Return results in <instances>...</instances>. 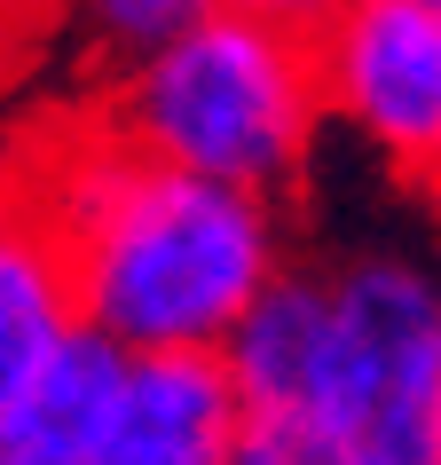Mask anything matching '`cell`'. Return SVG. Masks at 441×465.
<instances>
[{"mask_svg":"<svg viewBox=\"0 0 441 465\" xmlns=\"http://www.w3.org/2000/svg\"><path fill=\"white\" fill-rule=\"evenodd\" d=\"M72 331H87L72 252L55 237V221L32 205L24 182H8L0 190V402L24 394L64 355Z\"/></svg>","mask_w":441,"mask_h":465,"instance_id":"8992f818","label":"cell"},{"mask_svg":"<svg viewBox=\"0 0 441 465\" xmlns=\"http://www.w3.org/2000/svg\"><path fill=\"white\" fill-rule=\"evenodd\" d=\"M8 182H16V158H8V143H0V190H8Z\"/></svg>","mask_w":441,"mask_h":465,"instance_id":"4fadbf2b","label":"cell"},{"mask_svg":"<svg viewBox=\"0 0 441 465\" xmlns=\"http://www.w3.org/2000/svg\"><path fill=\"white\" fill-rule=\"evenodd\" d=\"M229 465H331V450L316 441L308 418L245 411V426H237V441H229Z\"/></svg>","mask_w":441,"mask_h":465,"instance_id":"30bf717a","label":"cell"},{"mask_svg":"<svg viewBox=\"0 0 441 465\" xmlns=\"http://www.w3.org/2000/svg\"><path fill=\"white\" fill-rule=\"evenodd\" d=\"M213 8H237V16H260L276 32H299V40H316L331 16H339L347 0H213Z\"/></svg>","mask_w":441,"mask_h":465,"instance_id":"8fae6325","label":"cell"},{"mask_svg":"<svg viewBox=\"0 0 441 465\" xmlns=\"http://www.w3.org/2000/svg\"><path fill=\"white\" fill-rule=\"evenodd\" d=\"M323 316H331V284L308 276V269H284L245 308V323L220 340V363L237 379V402L245 411L299 418L308 379H316V355H323Z\"/></svg>","mask_w":441,"mask_h":465,"instance_id":"ba28073f","label":"cell"},{"mask_svg":"<svg viewBox=\"0 0 441 465\" xmlns=\"http://www.w3.org/2000/svg\"><path fill=\"white\" fill-rule=\"evenodd\" d=\"M119 371H126V347H111L103 331H72L64 355L24 394L0 402V465H95Z\"/></svg>","mask_w":441,"mask_h":465,"instance_id":"52a82bcc","label":"cell"},{"mask_svg":"<svg viewBox=\"0 0 441 465\" xmlns=\"http://www.w3.org/2000/svg\"><path fill=\"white\" fill-rule=\"evenodd\" d=\"M426 197H434V205H441V166H434V173H426Z\"/></svg>","mask_w":441,"mask_h":465,"instance_id":"5bb4252c","label":"cell"},{"mask_svg":"<svg viewBox=\"0 0 441 465\" xmlns=\"http://www.w3.org/2000/svg\"><path fill=\"white\" fill-rule=\"evenodd\" d=\"M323 284L331 316L299 418L331 465H441V269L355 252Z\"/></svg>","mask_w":441,"mask_h":465,"instance_id":"3957f363","label":"cell"},{"mask_svg":"<svg viewBox=\"0 0 441 465\" xmlns=\"http://www.w3.org/2000/svg\"><path fill=\"white\" fill-rule=\"evenodd\" d=\"M323 126H347L378 166H441V8L426 0H347L308 40Z\"/></svg>","mask_w":441,"mask_h":465,"instance_id":"277c9868","label":"cell"},{"mask_svg":"<svg viewBox=\"0 0 441 465\" xmlns=\"http://www.w3.org/2000/svg\"><path fill=\"white\" fill-rule=\"evenodd\" d=\"M48 8L103 55V64H111V72H126L134 55L166 48L173 32H190L213 0H48Z\"/></svg>","mask_w":441,"mask_h":465,"instance_id":"9c48e42d","label":"cell"},{"mask_svg":"<svg viewBox=\"0 0 441 465\" xmlns=\"http://www.w3.org/2000/svg\"><path fill=\"white\" fill-rule=\"evenodd\" d=\"M426 8H441V0H426Z\"/></svg>","mask_w":441,"mask_h":465,"instance_id":"9a60e30c","label":"cell"},{"mask_svg":"<svg viewBox=\"0 0 441 465\" xmlns=\"http://www.w3.org/2000/svg\"><path fill=\"white\" fill-rule=\"evenodd\" d=\"M237 426L245 402L220 355H126L95 465H229Z\"/></svg>","mask_w":441,"mask_h":465,"instance_id":"5b68a950","label":"cell"},{"mask_svg":"<svg viewBox=\"0 0 441 465\" xmlns=\"http://www.w3.org/2000/svg\"><path fill=\"white\" fill-rule=\"evenodd\" d=\"M95 119L158 166L252 197H284L323 126L316 55L299 32H276L237 8H205L166 48L111 72Z\"/></svg>","mask_w":441,"mask_h":465,"instance_id":"7a4b0ae2","label":"cell"},{"mask_svg":"<svg viewBox=\"0 0 441 465\" xmlns=\"http://www.w3.org/2000/svg\"><path fill=\"white\" fill-rule=\"evenodd\" d=\"M40 8H48V0H0V40H8V32H24Z\"/></svg>","mask_w":441,"mask_h":465,"instance_id":"7c38bea8","label":"cell"},{"mask_svg":"<svg viewBox=\"0 0 441 465\" xmlns=\"http://www.w3.org/2000/svg\"><path fill=\"white\" fill-rule=\"evenodd\" d=\"M16 182L72 252L87 331L126 355H220L245 308L292 269L276 197L158 166L95 111L40 134Z\"/></svg>","mask_w":441,"mask_h":465,"instance_id":"6da1fadb","label":"cell"}]
</instances>
